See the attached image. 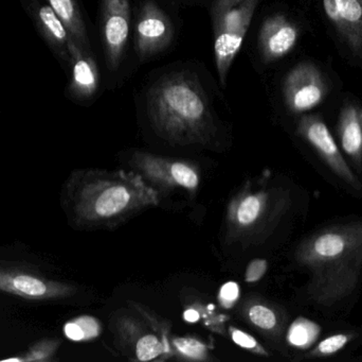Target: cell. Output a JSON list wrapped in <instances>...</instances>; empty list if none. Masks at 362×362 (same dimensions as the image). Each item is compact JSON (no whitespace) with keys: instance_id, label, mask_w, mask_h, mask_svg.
Instances as JSON below:
<instances>
[{"instance_id":"7","label":"cell","mask_w":362,"mask_h":362,"mask_svg":"<svg viewBox=\"0 0 362 362\" xmlns=\"http://www.w3.org/2000/svg\"><path fill=\"white\" fill-rule=\"evenodd\" d=\"M297 132L315 149L336 176L354 191H362L361 181L346 163L322 117L304 115L298 123Z\"/></svg>"},{"instance_id":"20","label":"cell","mask_w":362,"mask_h":362,"mask_svg":"<svg viewBox=\"0 0 362 362\" xmlns=\"http://www.w3.org/2000/svg\"><path fill=\"white\" fill-rule=\"evenodd\" d=\"M172 356L182 361H210V352L206 344L193 337H175L170 341Z\"/></svg>"},{"instance_id":"1","label":"cell","mask_w":362,"mask_h":362,"mask_svg":"<svg viewBox=\"0 0 362 362\" xmlns=\"http://www.w3.org/2000/svg\"><path fill=\"white\" fill-rule=\"evenodd\" d=\"M296 261L310 276V301L325 307L341 303L362 280V219L317 230L299 244Z\"/></svg>"},{"instance_id":"22","label":"cell","mask_w":362,"mask_h":362,"mask_svg":"<svg viewBox=\"0 0 362 362\" xmlns=\"http://www.w3.org/2000/svg\"><path fill=\"white\" fill-rule=\"evenodd\" d=\"M102 327L98 319L90 316H81L66 323L64 334L72 341H89L101 334Z\"/></svg>"},{"instance_id":"10","label":"cell","mask_w":362,"mask_h":362,"mask_svg":"<svg viewBox=\"0 0 362 362\" xmlns=\"http://www.w3.org/2000/svg\"><path fill=\"white\" fill-rule=\"evenodd\" d=\"M129 0H102V33L110 69L116 70L122 61L129 38Z\"/></svg>"},{"instance_id":"15","label":"cell","mask_w":362,"mask_h":362,"mask_svg":"<svg viewBox=\"0 0 362 362\" xmlns=\"http://www.w3.org/2000/svg\"><path fill=\"white\" fill-rule=\"evenodd\" d=\"M342 150L350 157L356 169L362 170V106L348 102L340 111L337 125Z\"/></svg>"},{"instance_id":"6","label":"cell","mask_w":362,"mask_h":362,"mask_svg":"<svg viewBox=\"0 0 362 362\" xmlns=\"http://www.w3.org/2000/svg\"><path fill=\"white\" fill-rule=\"evenodd\" d=\"M282 200H274V193L261 189L252 191L249 188L238 193L229 205L227 225L231 236L249 235L257 233L274 213L282 210Z\"/></svg>"},{"instance_id":"2","label":"cell","mask_w":362,"mask_h":362,"mask_svg":"<svg viewBox=\"0 0 362 362\" xmlns=\"http://www.w3.org/2000/svg\"><path fill=\"white\" fill-rule=\"evenodd\" d=\"M148 114L155 132L172 144H206L214 132L206 95L189 74H170L155 83L148 94Z\"/></svg>"},{"instance_id":"5","label":"cell","mask_w":362,"mask_h":362,"mask_svg":"<svg viewBox=\"0 0 362 362\" xmlns=\"http://www.w3.org/2000/svg\"><path fill=\"white\" fill-rule=\"evenodd\" d=\"M132 162L151 186L195 191L199 185V172L189 162L146 152H136Z\"/></svg>"},{"instance_id":"23","label":"cell","mask_w":362,"mask_h":362,"mask_svg":"<svg viewBox=\"0 0 362 362\" xmlns=\"http://www.w3.org/2000/svg\"><path fill=\"white\" fill-rule=\"evenodd\" d=\"M353 338L354 336L351 334H336L325 338L310 352V357H329L335 355L348 346Z\"/></svg>"},{"instance_id":"11","label":"cell","mask_w":362,"mask_h":362,"mask_svg":"<svg viewBox=\"0 0 362 362\" xmlns=\"http://www.w3.org/2000/svg\"><path fill=\"white\" fill-rule=\"evenodd\" d=\"M322 4L340 38L362 59V0H322Z\"/></svg>"},{"instance_id":"3","label":"cell","mask_w":362,"mask_h":362,"mask_svg":"<svg viewBox=\"0 0 362 362\" xmlns=\"http://www.w3.org/2000/svg\"><path fill=\"white\" fill-rule=\"evenodd\" d=\"M158 202V191L138 172L93 171L81 184L76 210L90 225L112 227Z\"/></svg>"},{"instance_id":"18","label":"cell","mask_w":362,"mask_h":362,"mask_svg":"<svg viewBox=\"0 0 362 362\" xmlns=\"http://www.w3.org/2000/svg\"><path fill=\"white\" fill-rule=\"evenodd\" d=\"M49 6L65 23L72 40L84 50L90 52V40L86 25L76 0H46Z\"/></svg>"},{"instance_id":"4","label":"cell","mask_w":362,"mask_h":362,"mask_svg":"<svg viewBox=\"0 0 362 362\" xmlns=\"http://www.w3.org/2000/svg\"><path fill=\"white\" fill-rule=\"evenodd\" d=\"M259 4V0H214L212 21L215 65L223 86Z\"/></svg>"},{"instance_id":"17","label":"cell","mask_w":362,"mask_h":362,"mask_svg":"<svg viewBox=\"0 0 362 362\" xmlns=\"http://www.w3.org/2000/svg\"><path fill=\"white\" fill-rule=\"evenodd\" d=\"M0 289L21 297L40 299L66 293L65 287L50 286L44 281L27 274L2 276L0 274Z\"/></svg>"},{"instance_id":"8","label":"cell","mask_w":362,"mask_h":362,"mask_svg":"<svg viewBox=\"0 0 362 362\" xmlns=\"http://www.w3.org/2000/svg\"><path fill=\"white\" fill-rule=\"evenodd\" d=\"M327 94V79L313 63H301L293 67L283 84L285 103L296 114L316 108L325 101Z\"/></svg>"},{"instance_id":"27","label":"cell","mask_w":362,"mask_h":362,"mask_svg":"<svg viewBox=\"0 0 362 362\" xmlns=\"http://www.w3.org/2000/svg\"><path fill=\"white\" fill-rule=\"evenodd\" d=\"M183 318L187 322L189 323H195L199 320V314H198L197 310H185V315H183Z\"/></svg>"},{"instance_id":"24","label":"cell","mask_w":362,"mask_h":362,"mask_svg":"<svg viewBox=\"0 0 362 362\" xmlns=\"http://www.w3.org/2000/svg\"><path fill=\"white\" fill-rule=\"evenodd\" d=\"M230 337L232 341L244 349V350L249 351L253 354L259 355V356H268V352L259 344L257 340H255L252 336L249 334L245 333L242 329H236V327H230L229 329Z\"/></svg>"},{"instance_id":"9","label":"cell","mask_w":362,"mask_h":362,"mask_svg":"<svg viewBox=\"0 0 362 362\" xmlns=\"http://www.w3.org/2000/svg\"><path fill=\"white\" fill-rule=\"evenodd\" d=\"M174 27L169 16L155 2L142 6L135 27V49L141 61L158 55L171 45Z\"/></svg>"},{"instance_id":"21","label":"cell","mask_w":362,"mask_h":362,"mask_svg":"<svg viewBox=\"0 0 362 362\" xmlns=\"http://www.w3.org/2000/svg\"><path fill=\"white\" fill-rule=\"evenodd\" d=\"M245 316L253 327L261 331L274 333L280 329V318L278 312L267 304L253 302L245 307Z\"/></svg>"},{"instance_id":"26","label":"cell","mask_w":362,"mask_h":362,"mask_svg":"<svg viewBox=\"0 0 362 362\" xmlns=\"http://www.w3.org/2000/svg\"><path fill=\"white\" fill-rule=\"evenodd\" d=\"M268 269V263L266 259H253L248 266H247L246 272H245V282L248 284L257 283L263 278Z\"/></svg>"},{"instance_id":"12","label":"cell","mask_w":362,"mask_h":362,"mask_svg":"<svg viewBox=\"0 0 362 362\" xmlns=\"http://www.w3.org/2000/svg\"><path fill=\"white\" fill-rule=\"evenodd\" d=\"M300 30L285 15L268 17L259 30V46L263 60L267 63L288 55L299 40Z\"/></svg>"},{"instance_id":"14","label":"cell","mask_w":362,"mask_h":362,"mask_svg":"<svg viewBox=\"0 0 362 362\" xmlns=\"http://www.w3.org/2000/svg\"><path fill=\"white\" fill-rule=\"evenodd\" d=\"M71 82L69 91L78 99L93 97L99 87V69L91 53L81 48L74 40L69 44Z\"/></svg>"},{"instance_id":"25","label":"cell","mask_w":362,"mask_h":362,"mask_svg":"<svg viewBox=\"0 0 362 362\" xmlns=\"http://www.w3.org/2000/svg\"><path fill=\"white\" fill-rule=\"evenodd\" d=\"M240 299V287L235 282H228L219 289L218 301L221 307L230 310Z\"/></svg>"},{"instance_id":"16","label":"cell","mask_w":362,"mask_h":362,"mask_svg":"<svg viewBox=\"0 0 362 362\" xmlns=\"http://www.w3.org/2000/svg\"><path fill=\"white\" fill-rule=\"evenodd\" d=\"M121 337L131 336L132 344L134 346V355L140 361H151L158 359L165 355H171L170 341L159 334L144 332V329H136L135 324L122 325L120 329Z\"/></svg>"},{"instance_id":"19","label":"cell","mask_w":362,"mask_h":362,"mask_svg":"<svg viewBox=\"0 0 362 362\" xmlns=\"http://www.w3.org/2000/svg\"><path fill=\"white\" fill-rule=\"evenodd\" d=\"M322 327L305 317H298L287 331V342L293 348L308 350L320 337Z\"/></svg>"},{"instance_id":"13","label":"cell","mask_w":362,"mask_h":362,"mask_svg":"<svg viewBox=\"0 0 362 362\" xmlns=\"http://www.w3.org/2000/svg\"><path fill=\"white\" fill-rule=\"evenodd\" d=\"M29 14L45 40L62 61L70 65L69 44L72 38L59 15L46 0H25Z\"/></svg>"}]
</instances>
